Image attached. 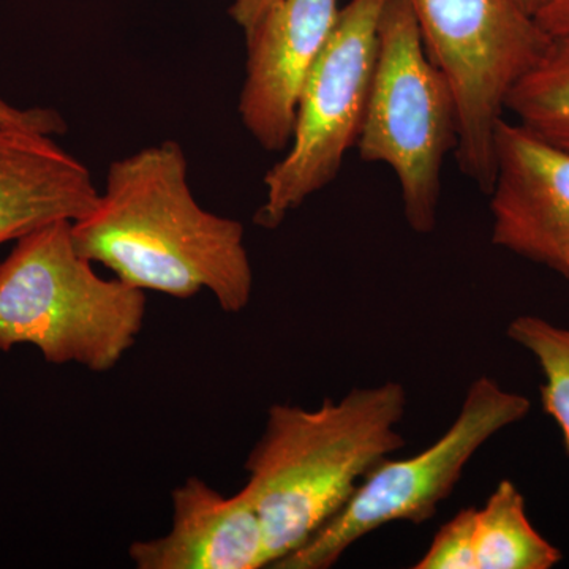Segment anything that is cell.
I'll list each match as a JSON object with an SVG mask.
<instances>
[{
    "mask_svg": "<svg viewBox=\"0 0 569 569\" xmlns=\"http://www.w3.org/2000/svg\"><path fill=\"white\" fill-rule=\"evenodd\" d=\"M276 2L277 0H233L230 7L231 20L242 29V32L249 31L258 18Z\"/></svg>",
    "mask_w": 569,
    "mask_h": 569,
    "instance_id": "obj_18",
    "label": "cell"
},
{
    "mask_svg": "<svg viewBox=\"0 0 569 569\" xmlns=\"http://www.w3.org/2000/svg\"><path fill=\"white\" fill-rule=\"evenodd\" d=\"M0 127L31 130L43 134L66 133L67 123L58 111L51 108H28L20 110L0 99Z\"/></svg>",
    "mask_w": 569,
    "mask_h": 569,
    "instance_id": "obj_16",
    "label": "cell"
},
{
    "mask_svg": "<svg viewBox=\"0 0 569 569\" xmlns=\"http://www.w3.org/2000/svg\"><path fill=\"white\" fill-rule=\"evenodd\" d=\"M458 146L455 93L427 54L408 0H385L359 157L395 171L411 230H436L441 168Z\"/></svg>",
    "mask_w": 569,
    "mask_h": 569,
    "instance_id": "obj_4",
    "label": "cell"
},
{
    "mask_svg": "<svg viewBox=\"0 0 569 569\" xmlns=\"http://www.w3.org/2000/svg\"><path fill=\"white\" fill-rule=\"evenodd\" d=\"M385 0H350L310 71L299 99L287 153L264 176L254 222L274 230L340 173L358 144L377 52Z\"/></svg>",
    "mask_w": 569,
    "mask_h": 569,
    "instance_id": "obj_7",
    "label": "cell"
},
{
    "mask_svg": "<svg viewBox=\"0 0 569 569\" xmlns=\"http://www.w3.org/2000/svg\"><path fill=\"white\" fill-rule=\"evenodd\" d=\"M99 194L89 168L50 134L0 127V246L59 220L77 222Z\"/></svg>",
    "mask_w": 569,
    "mask_h": 569,
    "instance_id": "obj_11",
    "label": "cell"
},
{
    "mask_svg": "<svg viewBox=\"0 0 569 569\" xmlns=\"http://www.w3.org/2000/svg\"><path fill=\"white\" fill-rule=\"evenodd\" d=\"M171 505L170 530L130 546L138 569L271 568L263 523L244 490L227 497L190 477L173 490Z\"/></svg>",
    "mask_w": 569,
    "mask_h": 569,
    "instance_id": "obj_10",
    "label": "cell"
},
{
    "mask_svg": "<svg viewBox=\"0 0 569 569\" xmlns=\"http://www.w3.org/2000/svg\"><path fill=\"white\" fill-rule=\"evenodd\" d=\"M561 560V550L530 522L518 486L509 479L498 482L478 509V569H552Z\"/></svg>",
    "mask_w": 569,
    "mask_h": 569,
    "instance_id": "obj_12",
    "label": "cell"
},
{
    "mask_svg": "<svg viewBox=\"0 0 569 569\" xmlns=\"http://www.w3.org/2000/svg\"><path fill=\"white\" fill-rule=\"evenodd\" d=\"M530 413V400L479 377L467 389L458 418L436 443L406 459H385L306 545L276 569H328L355 542L392 522L422 523L451 496L475 455Z\"/></svg>",
    "mask_w": 569,
    "mask_h": 569,
    "instance_id": "obj_6",
    "label": "cell"
},
{
    "mask_svg": "<svg viewBox=\"0 0 569 569\" xmlns=\"http://www.w3.org/2000/svg\"><path fill=\"white\" fill-rule=\"evenodd\" d=\"M535 20L550 37L569 33V0H550Z\"/></svg>",
    "mask_w": 569,
    "mask_h": 569,
    "instance_id": "obj_17",
    "label": "cell"
},
{
    "mask_svg": "<svg viewBox=\"0 0 569 569\" xmlns=\"http://www.w3.org/2000/svg\"><path fill=\"white\" fill-rule=\"evenodd\" d=\"M71 234L82 257L144 293L190 299L209 291L227 313L252 299L244 224L198 203L176 141L112 162L103 192Z\"/></svg>",
    "mask_w": 569,
    "mask_h": 569,
    "instance_id": "obj_1",
    "label": "cell"
},
{
    "mask_svg": "<svg viewBox=\"0 0 569 569\" xmlns=\"http://www.w3.org/2000/svg\"><path fill=\"white\" fill-rule=\"evenodd\" d=\"M337 0H277L246 31V78L238 111L266 151H287L310 71L339 17Z\"/></svg>",
    "mask_w": 569,
    "mask_h": 569,
    "instance_id": "obj_9",
    "label": "cell"
},
{
    "mask_svg": "<svg viewBox=\"0 0 569 569\" xmlns=\"http://www.w3.org/2000/svg\"><path fill=\"white\" fill-rule=\"evenodd\" d=\"M407 406L406 387L387 381L318 408H269L242 490L263 523L271 568L306 545L381 460L406 447L399 425Z\"/></svg>",
    "mask_w": 569,
    "mask_h": 569,
    "instance_id": "obj_2",
    "label": "cell"
},
{
    "mask_svg": "<svg viewBox=\"0 0 569 569\" xmlns=\"http://www.w3.org/2000/svg\"><path fill=\"white\" fill-rule=\"evenodd\" d=\"M507 111L520 126L569 152V33L550 39L509 92Z\"/></svg>",
    "mask_w": 569,
    "mask_h": 569,
    "instance_id": "obj_13",
    "label": "cell"
},
{
    "mask_svg": "<svg viewBox=\"0 0 569 569\" xmlns=\"http://www.w3.org/2000/svg\"><path fill=\"white\" fill-rule=\"evenodd\" d=\"M507 335L537 359L545 377L539 389L542 408L559 426L569 455V329L522 316L509 323Z\"/></svg>",
    "mask_w": 569,
    "mask_h": 569,
    "instance_id": "obj_14",
    "label": "cell"
},
{
    "mask_svg": "<svg viewBox=\"0 0 569 569\" xmlns=\"http://www.w3.org/2000/svg\"><path fill=\"white\" fill-rule=\"evenodd\" d=\"M427 54L458 108L456 159L481 192L496 176V130L516 82L548 48V32L519 0H408Z\"/></svg>",
    "mask_w": 569,
    "mask_h": 569,
    "instance_id": "obj_5",
    "label": "cell"
},
{
    "mask_svg": "<svg viewBox=\"0 0 569 569\" xmlns=\"http://www.w3.org/2000/svg\"><path fill=\"white\" fill-rule=\"evenodd\" d=\"M489 194L493 244L569 277V152L501 119Z\"/></svg>",
    "mask_w": 569,
    "mask_h": 569,
    "instance_id": "obj_8",
    "label": "cell"
},
{
    "mask_svg": "<svg viewBox=\"0 0 569 569\" xmlns=\"http://www.w3.org/2000/svg\"><path fill=\"white\" fill-rule=\"evenodd\" d=\"M69 220L18 239L0 263V351L32 346L50 365L114 369L137 343L146 293L97 274Z\"/></svg>",
    "mask_w": 569,
    "mask_h": 569,
    "instance_id": "obj_3",
    "label": "cell"
},
{
    "mask_svg": "<svg viewBox=\"0 0 569 569\" xmlns=\"http://www.w3.org/2000/svg\"><path fill=\"white\" fill-rule=\"evenodd\" d=\"M477 516V508H466L448 520L413 568L478 569Z\"/></svg>",
    "mask_w": 569,
    "mask_h": 569,
    "instance_id": "obj_15",
    "label": "cell"
},
{
    "mask_svg": "<svg viewBox=\"0 0 569 569\" xmlns=\"http://www.w3.org/2000/svg\"><path fill=\"white\" fill-rule=\"evenodd\" d=\"M519 2L520 6L523 7V10L527 11V13L531 14V17H537L539 11L545 9L550 0H519Z\"/></svg>",
    "mask_w": 569,
    "mask_h": 569,
    "instance_id": "obj_19",
    "label": "cell"
}]
</instances>
